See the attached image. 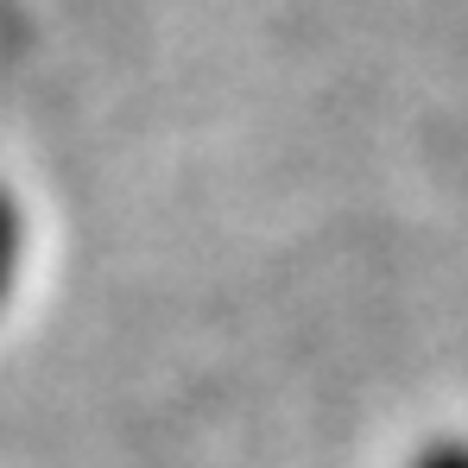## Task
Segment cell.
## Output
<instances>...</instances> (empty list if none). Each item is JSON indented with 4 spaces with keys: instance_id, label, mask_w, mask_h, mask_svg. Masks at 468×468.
<instances>
[{
    "instance_id": "obj_2",
    "label": "cell",
    "mask_w": 468,
    "mask_h": 468,
    "mask_svg": "<svg viewBox=\"0 0 468 468\" xmlns=\"http://www.w3.org/2000/svg\"><path fill=\"white\" fill-rule=\"evenodd\" d=\"M411 468H468V443H437V450H424Z\"/></svg>"
},
{
    "instance_id": "obj_1",
    "label": "cell",
    "mask_w": 468,
    "mask_h": 468,
    "mask_svg": "<svg viewBox=\"0 0 468 468\" xmlns=\"http://www.w3.org/2000/svg\"><path fill=\"white\" fill-rule=\"evenodd\" d=\"M19 266H26V209L13 203V190H0V304L13 298Z\"/></svg>"
}]
</instances>
